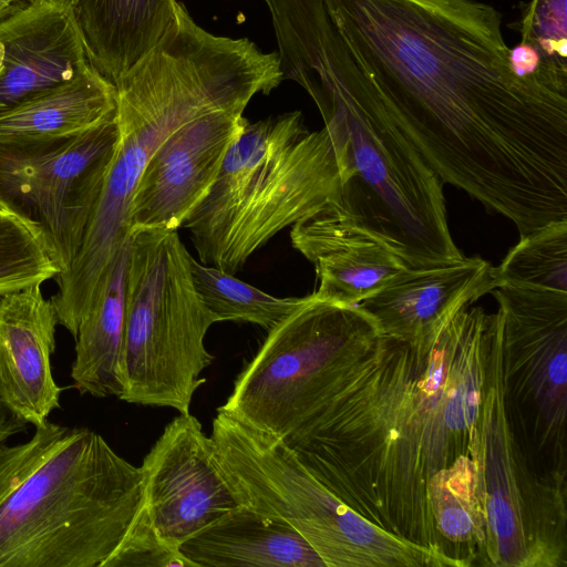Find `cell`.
Listing matches in <instances>:
<instances>
[{"label": "cell", "mask_w": 567, "mask_h": 567, "mask_svg": "<svg viewBox=\"0 0 567 567\" xmlns=\"http://www.w3.org/2000/svg\"><path fill=\"white\" fill-rule=\"evenodd\" d=\"M244 109L215 110L174 131L148 161L130 208V234L178 229L215 182L247 118Z\"/></svg>", "instance_id": "cell-14"}, {"label": "cell", "mask_w": 567, "mask_h": 567, "mask_svg": "<svg viewBox=\"0 0 567 567\" xmlns=\"http://www.w3.org/2000/svg\"><path fill=\"white\" fill-rule=\"evenodd\" d=\"M292 246L313 264L321 300L355 307L406 268L382 240L359 227L340 203L327 204L290 230Z\"/></svg>", "instance_id": "cell-15"}, {"label": "cell", "mask_w": 567, "mask_h": 567, "mask_svg": "<svg viewBox=\"0 0 567 567\" xmlns=\"http://www.w3.org/2000/svg\"><path fill=\"white\" fill-rule=\"evenodd\" d=\"M503 381L511 421L532 453L566 476L567 292L501 285Z\"/></svg>", "instance_id": "cell-11"}, {"label": "cell", "mask_w": 567, "mask_h": 567, "mask_svg": "<svg viewBox=\"0 0 567 567\" xmlns=\"http://www.w3.org/2000/svg\"><path fill=\"white\" fill-rule=\"evenodd\" d=\"M0 114L74 79L91 62L69 6L34 0L0 20Z\"/></svg>", "instance_id": "cell-16"}, {"label": "cell", "mask_w": 567, "mask_h": 567, "mask_svg": "<svg viewBox=\"0 0 567 567\" xmlns=\"http://www.w3.org/2000/svg\"><path fill=\"white\" fill-rule=\"evenodd\" d=\"M496 321L497 312L466 307L411 341L370 329L336 360L310 419L284 442L360 515L445 555L433 511L454 491L480 489Z\"/></svg>", "instance_id": "cell-2"}, {"label": "cell", "mask_w": 567, "mask_h": 567, "mask_svg": "<svg viewBox=\"0 0 567 567\" xmlns=\"http://www.w3.org/2000/svg\"><path fill=\"white\" fill-rule=\"evenodd\" d=\"M480 436L483 565L566 566V491L539 478L514 430L503 381L498 311L487 353Z\"/></svg>", "instance_id": "cell-9"}, {"label": "cell", "mask_w": 567, "mask_h": 567, "mask_svg": "<svg viewBox=\"0 0 567 567\" xmlns=\"http://www.w3.org/2000/svg\"><path fill=\"white\" fill-rule=\"evenodd\" d=\"M190 258L177 229L131 231L122 401L189 413L206 382L214 357L205 337L216 321L194 286Z\"/></svg>", "instance_id": "cell-7"}, {"label": "cell", "mask_w": 567, "mask_h": 567, "mask_svg": "<svg viewBox=\"0 0 567 567\" xmlns=\"http://www.w3.org/2000/svg\"><path fill=\"white\" fill-rule=\"evenodd\" d=\"M193 567L152 525L143 504L123 540L102 567Z\"/></svg>", "instance_id": "cell-27"}, {"label": "cell", "mask_w": 567, "mask_h": 567, "mask_svg": "<svg viewBox=\"0 0 567 567\" xmlns=\"http://www.w3.org/2000/svg\"><path fill=\"white\" fill-rule=\"evenodd\" d=\"M114 83L91 63L74 79L0 114V145L78 136L116 113Z\"/></svg>", "instance_id": "cell-21"}, {"label": "cell", "mask_w": 567, "mask_h": 567, "mask_svg": "<svg viewBox=\"0 0 567 567\" xmlns=\"http://www.w3.org/2000/svg\"><path fill=\"white\" fill-rule=\"evenodd\" d=\"M384 111L443 183L516 226L567 220V92L516 76L474 0H324Z\"/></svg>", "instance_id": "cell-1"}, {"label": "cell", "mask_w": 567, "mask_h": 567, "mask_svg": "<svg viewBox=\"0 0 567 567\" xmlns=\"http://www.w3.org/2000/svg\"><path fill=\"white\" fill-rule=\"evenodd\" d=\"M140 467L143 507L172 547L238 506L215 465L212 437L190 412L164 427Z\"/></svg>", "instance_id": "cell-13"}, {"label": "cell", "mask_w": 567, "mask_h": 567, "mask_svg": "<svg viewBox=\"0 0 567 567\" xmlns=\"http://www.w3.org/2000/svg\"><path fill=\"white\" fill-rule=\"evenodd\" d=\"M2 65H3V47L0 43V73H1V70H2Z\"/></svg>", "instance_id": "cell-30"}, {"label": "cell", "mask_w": 567, "mask_h": 567, "mask_svg": "<svg viewBox=\"0 0 567 567\" xmlns=\"http://www.w3.org/2000/svg\"><path fill=\"white\" fill-rule=\"evenodd\" d=\"M266 59L247 39L217 37L178 8L169 30L115 83L117 142L78 255L60 274L71 293L90 298L130 238L134 192L162 143L188 121L244 109L271 89Z\"/></svg>", "instance_id": "cell-3"}, {"label": "cell", "mask_w": 567, "mask_h": 567, "mask_svg": "<svg viewBox=\"0 0 567 567\" xmlns=\"http://www.w3.org/2000/svg\"><path fill=\"white\" fill-rule=\"evenodd\" d=\"M375 326L358 306L328 302L311 293L267 332L218 410L287 441L310 416L333 362Z\"/></svg>", "instance_id": "cell-10"}, {"label": "cell", "mask_w": 567, "mask_h": 567, "mask_svg": "<svg viewBox=\"0 0 567 567\" xmlns=\"http://www.w3.org/2000/svg\"><path fill=\"white\" fill-rule=\"evenodd\" d=\"M41 285L0 298V398L21 420L38 426L60 408L51 355L56 313Z\"/></svg>", "instance_id": "cell-17"}, {"label": "cell", "mask_w": 567, "mask_h": 567, "mask_svg": "<svg viewBox=\"0 0 567 567\" xmlns=\"http://www.w3.org/2000/svg\"><path fill=\"white\" fill-rule=\"evenodd\" d=\"M176 0H68L91 64L115 83L169 30Z\"/></svg>", "instance_id": "cell-19"}, {"label": "cell", "mask_w": 567, "mask_h": 567, "mask_svg": "<svg viewBox=\"0 0 567 567\" xmlns=\"http://www.w3.org/2000/svg\"><path fill=\"white\" fill-rule=\"evenodd\" d=\"M117 137L115 113L74 137L0 145V207L41 229L60 272L78 255Z\"/></svg>", "instance_id": "cell-12"}, {"label": "cell", "mask_w": 567, "mask_h": 567, "mask_svg": "<svg viewBox=\"0 0 567 567\" xmlns=\"http://www.w3.org/2000/svg\"><path fill=\"white\" fill-rule=\"evenodd\" d=\"M546 69L567 78V0H532L515 27Z\"/></svg>", "instance_id": "cell-26"}, {"label": "cell", "mask_w": 567, "mask_h": 567, "mask_svg": "<svg viewBox=\"0 0 567 567\" xmlns=\"http://www.w3.org/2000/svg\"><path fill=\"white\" fill-rule=\"evenodd\" d=\"M179 550L193 567H326L293 527L243 505L189 537Z\"/></svg>", "instance_id": "cell-20"}, {"label": "cell", "mask_w": 567, "mask_h": 567, "mask_svg": "<svg viewBox=\"0 0 567 567\" xmlns=\"http://www.w3.org/2000/svg\"><path fill=\"white\" fill-rule=\"evenodd\" d=\"M496 286L488 261L464 257L429 268H404L358 307L381 334L411 341L440 330Z\"/></svg>", "instance_id": "cell-18"}, {"label": "cell", "mask_w": 567, "mask_h": 567, "mask_svg": "<svg viewBox=\"0 0 567 567\" xmlns=\"http://www.w3.org/2000/svg\"><path fill=\"white\" fill-rule=\"evenodd\" d=\"M310 96L331 134L340 205L406 268L463 259L447 224L443 182L384 111L344 42Z\"/></svg>", "instance_id": "cell-5"}, {"label": "cell", "mask_w": 567, "mask_h": 567, "mask_svg": "<svg viewBox=\"0 0 567 567\" xmlns=\"http://www.w3.org/2000/svg\"><path fill=\"white\" fill-rule=\"evenodd\" d=\"M341 196L331 134L309 131L293 111L246 122L183 227L200 262L235 275L276 234Z\"/></svg>", "instance_id": "cell-6"}, {"label": "cell", "mask_w": 567, "mask_h": 567, "mask_svg": "<svg viewBox=\"0 0 567 567\" xmlns=\"http://www.w3.org/2000/svg\"><path fill=\"white\" fill-rule=\"evenodd\" d=\"M190 271L194 286L216 322H249L268 332L310 298L271 296L233 274L198 262L193 256Z\"/></svg>", "instance_id": "cell-23"}, {"label": "cell", "mask_w": 567, "mask_h": 567, "mask_svg": "<svg viewBox=\"0 0 567 567\" xmlns=\"http://www.w3.org/2000/svg\"><path fill=\"white\" fill-rule=\"evenodd\" d=\"M130 240V238H128ZM128 240L114 256L73 338L71 378L81 394L116 396L124 391L125 269Z\"/></svg>", "instance_id": "cell-22"}, {"label": "cell", "mask_w": 567, "mask_h": 567, "mask_svg": "<svg viewBox=\"0 0 567 567\" xmlns=\"http://www.w3.org/2000/svg\"><path fill=\"white\" fill-rule=\"evenodd\" d=\"M143 504V476L96 432L48 420L0 445V567H102Z\"/></svg>", "instance_id": "cell-4"}, {"label": "cell", "mask_w": 567, "mask_h": 567, "mask_svg": "<svg viewBox=\"0 0 567 567\" xmlns=\"http://www.w3.org/2000/svg\"><path fill=\"white\" fill-rule=\"evenodd\" d=\"M214 462L238 505L293 527L326 567H358L382 530L324 486L279 437L217 409Z\"/></svg>", "instance_id": "cell-8"}, {"label": "cell", "mask_w": 567, "mask_h": 567, "mask_svg": "<svg viewBox=\"0 0 567 567\" xmlns=\"http://www.w3.org/2000/svg\"><path fill=\"white\" fill-rule=\"evenodd\" d=\"M53 1L64 2V3H66V2H68V0H53Z\"/></svg>", "instance_id": "cell-31"}, {"label": "cell", "mask_w": 567, "mask_h": 567, "mask_svg": "<svg viewBox=\"0 0 567 567\" xmlns=\"http://www.w3.org/2000/svg\"><path fill=\"white\" fill-rule=\"evenodd\" d=\"M28 430V423L17 416L0 398V445L9 437Z\"/></svg>", "instance_id": "cell-28"}, {"label": "cell", "mask_w": 567, "mask_h": 567, "mask_svg": "<svg viewBox=\"0 0 567 567\" xmlns=\"http://www.w3.org/2000/svg\"><path fill=\"white\" fill-rule=\"evenodd\" d=\"M34 0H0V20L27 7Z\"/></svg>", "instance_id": "cell-29"}, {"label": "cell", "mask_w": 567, "mask_h": 567, "mask_svg": "<svg viewBox=\"0 0 567 567\" xmlns=\"http://www.w3.org/2000/svg\"><path fill=\"white\" fill-rule=\"evenodd\" d=\"M494 276L497 286L567 292V220L549 223L520 237L494 267Z\"/></svg>", "instance_id": "cell-24"}, {"label": "cell", "mask_w": 567, "mask_h": 567, "mask_svg": "<svg viewBox=\"0 0 567 567\" xmlns=\"http://www.w3.org/2000/svg\"><path fill=\"white\" fill-rule=\"evenodd\" d=\"M58 266L41 229L0 207V297L55 278Z\"/></svg>", "instance_id": "cell-25"}]
</instances>
